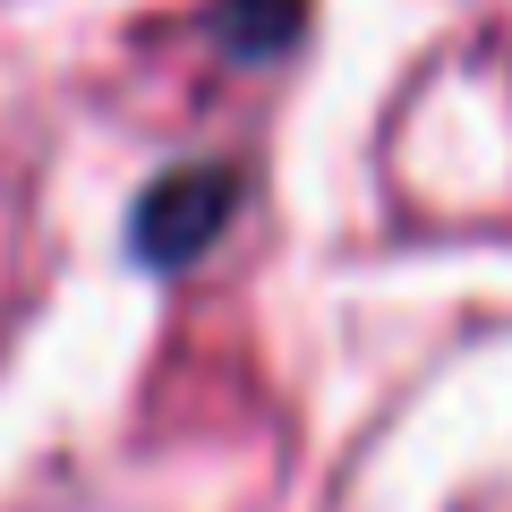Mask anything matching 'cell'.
<instances>
[{
  "label": "cell",
  "instance_id": "obj_1",
  "mask_svg": "<svg viewBox=\"0 0 512 512\" xmlns=\"http://www.w3.org/2000/svg\"><path fill=\"white\" fill-rule=\"evenodd\" d=\"M222 214H231V171H214V163L171 171V180L137 205V256H146V265H188V256L222 231Z\"/></svg>",
  "mask_w": 512,
  "mask_h": 512
}]
</instances>
